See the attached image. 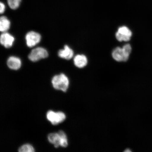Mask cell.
Returning <instances> with one entry per match:
<instances>
[{"label":"cell","instance_id":"6da1fadb","mask_svg":"<svg viewBox=\"0 0 152 152\" xmlns=\"http://www.w3.org/2000/svg\"><path fill=\"white\" fill-rule=\"evenodd\" d=\"M52 83L54 88L64 92H66L69 85V79L63 73L54 76L52 79Z\"/></svg>","mask_w":152,"mask_h":152},{"label":"cell","instance_id":"7a4b0ae2","mask_svg":"<svg viewBox=\"0 0 152 152\" xmlns=\"http://www.w3.org/2000/svg\"><path fill=\"white\" fill-rule=\"evenodd\" d=\"M48 56L47 50L42 47H37L33 49L28 56L29 59L33 62L38 61Z\"/></svg>","mask_w":152,"mask_h":152},{"label":"cell","instance_id":"3957f363","mask_svg":"<svg viewBox=\"0 0 152 152\" xmlns=\"http://www.w3.org/2000/svg\"><path fill=\"white\" fill-rule=\"evenodd\" d=\"M47 117L52 124L56 125L63 122L66 119V115L61 112L55 113L52 111H49L47 113Z\"/></svg>","mask_w":152,"mask_h":152},{"label":"cell","instance_id":"277c9868","mask_svg":"<svg viewBox=\"0 0 152 152\" xmlns=\"http://www.w3.org/2000/svg\"><path fill=\"white\" fill-rule=\"evenodd\" d=\"M41 38V35L37 32L34 31L28 32L26 36V45L28 47H33L40 42Z\"/></svg>","mask_w":152,"mask_h":152},{"label":"cell","instance_id":"5b68a950","mask_svg":"<svg viewBox=\"0 0 152 152\" xmlns=\"http://www.w3.org/2000/svg\"><path fill=\"white\" fill-rule=\"evenodd\" d=\"M112 56L114 60L118 62H125L128 60L129 56L125 54L122 48L117 47L114 49Z\"/></svg>","mask_w":152,"mask_h":152},{"label":"cell","instance_id":"8992f818","mask_svg":"<svg viewBox=\"0 0 152 152\" xmlns=\"http://www.w3.org/2000/svg\"><path fill=\"white\" fill-rule=\"evenodd\" d=\"M15 41V38L11 34L4 32L0 37V42L6 48H10L12 46Z\"/></svg>","mask_w":152,"mask_h":152},{"label":"cell","instance_id":"52a82bcc","mask_svg":"<svg viewBox=\"0 0 152 152\" xmlns=\"http://www.w3.org/2000/svg\"><path fill=\"white\" fill-rule=\"evenodd\" d=\"M7 65L10 69L18 70L20 68L22 62L20 58L15 56L10 57L7 60Z\"/></svg>","mask_w":152,"mask_h":152},{"label":"cell","instance_id":"ba28073f","mask_svg":"<svg viewBox=\"0 0 152 152\" xmlns=\"http://www.w3.org/2000/svg\"><path fill=\"white\" fill-rule=\"evenodd\" d=\"M58 56L60 58L68 60L73 58L74 52L68 45H65L63 49L58 51Z\"/></svg>","mask_w":152,"mask_h":152},{"label":"cell","instance_id":"9c48e42d","mask_svg":"<svg viewBox=\"0 0 152 152\" xmlns=\"http://www.w3.org/2000/svg\"><path fill=\"white\" fill-rule=\"evenodd\" d=\"M74 64L77 67L83 68L87 65L88 60L84 55H77L74 59Z\"/></svg>","mask_w":152,"mask_h":152},{"label":"cell","instance_id":"30bf717a","mask_svg":"<svg viewBox=\"0 0 152 152\" xmlns=\"http://www.w3.org/2000/svg\"><path fill=\"white\" fill-rule=\"evenodd\" d=\"M49 141L54 144L55 148H57L60 146V138L58 133H53L49 134L48 137Z\"/></svg>","mask_w":152,"mask_h":152},{"label":"cell","instance_id":"8fae6325","mask_svg":"<svg viewBox=\"0 0 152 152\" xmlns=\"http://www.w3.org/2000/svg\"><path fill=\"white\" fill-rule=\"evenodd\" d=\"M10 26V22L6 17L1 16L0 18V30L3 33L9 29Z\"/></svg>","mask_w":152,"mask_h":152},{"label":"cell","instance_id":"7c38bea8","mask_svg":"<svg viewBox=\"0 0 152 152\" xmlns=\"http://www.w3.org/2000/svg\"><path fill=\"white\" fill-rule=\"evenodd\" d=\"M58 133L60 138V146L63 147H66L68 145V141L65 133L62 131H60Z\"/></svg>","mask_w":152,"mask_h":152},{"label":"cell","instance_id":"4fadbf2b","mask_svg":"<svg viewBox=\"0 0 152 152\" xmlns=\"http://www.w3.org/2000/svg\"><path fill=\"white\" fill-rule=\"evenodd\" d=\"M117 32L124 35L131 37L132 36V32L129 28L126 26H122L119 27Z\"/></svg>","mask_w":152,"mask_h":152},{"label":"cell","instance_id":"5bb4252c","mask_svg":"<svg viewBox=\"0 0 152 152\" xmlns=\"http://www.w3.org/2000/svg\"><path fill=\"white\" fill-rule=\"evenodd\" d=\"M18 151L20 152H34L35 151L33 146L29 144H24L19 148Z\"/></svg>","mask_w":152,"mask_h":152},{"label":"cell","instance_id":"9a60e30c","mask_svg":"<svg viewBox=\"0 0 152 152\" xmlns=\"http://www.w3.org/2000/svg\"><path fill=\"white\" fill-rule=\"evenodd\" d=\"M7 3L10 8L13 10L18 9L20 4L21 0H7Z\"/></svg>","mask_w":152,"mask_h":152},{"label":"cell","instance_id":"2e32d148","mask_svg":"<svg viewBox=\"0 0 152 152\" xmlns=\"http://www.w3.org/2000/svg\"><path fill=\"white\" fill-rule=\"evenodd\" d=\"M115 37L116 39L120 42H127L130 40L131 37L122 35L117 32L115 34Z\"/></svg>","mask_w":152,"mask_h":152},{"label":"cell","instance_id":"e0dca14e","mask_svg":"<svg viewBox=\"0 0 152 152\" xmlns=\"http://www.w3.org/2000/svg\"><path fill=\"white\" fill-rule=\"evenodd\" d=\"M122 48L125 54H126L127 56L129 57L132 50V48L131 45L129 44H127L124 45L122 47Z\"/></svg>","mask_w":152,"mask_h":152},{"label":"cell","instance_id":"ac0fdd59","mask_svg":"<svg viewBox=\"0 0 152 152\" xmlns=\"http://www.w3.org/2000/svg\"><path fill=\"white\" fill-rule=\"evenodd\" d=\"M5 9V5L3 3H1V10H0V12L1 14H3L4 12Z\"/></svg>","mask_w":152,"mask_h":152},{"label":"cell","instance_id":"d6986e66","mask_svg":"<svg viewBox=\"0 0 152 152\" xmlns=\"http://www.w3.org/2000/svg\"><path fill=\"white\" fill-rule=\"evenodd\" d=\"M125 152H131L132 151H130V150H129V149H127V150H126V151H125Z\"/></svg>","mask_w":152,"mask_h":152}]
</instances>
